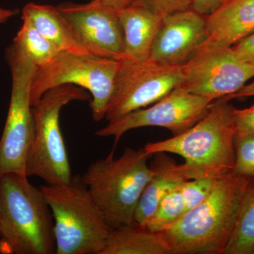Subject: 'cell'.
<instances>
[{"instance_id":"obj_1","label":"cell","mask_w":254,"mask_h":254,"mask_svg":"<svg viewBox=\"0 0 254 254\" xmlns=\"http://www.w3.org/2000/svg\"><path fill=\"white\" fill-rule=\"evenodd\" d=\"M254 179L230 173L208 198L161 232L170 254H224Z\"/></svg>"},{"instance_id":"obj_2","label":"cell","mask_w":254,"mask_h":254,"mask_svg":"<svg viewBox=\"0 0 254 254\" xmlns=\"http://www.w3.org/2000/svg\"><path fill=\"white\" fill-rule=\"evenodd\" d=\"M225 98L216 100L203 118L186 131L163 141L148 143V155L173 153L185 160L180 169L187 180L220 178L235 165V107Z\"/></svg>"},{"instance_id":"obj_3","label":"cell","mask_w":254,"mask_h":254,"mask_svg":"<svg viewBox=\"0 0 254 254\" xmlns=\"http://www.w3.org/2000/svg\"><path fill=\"white\" fill-rule=\"evenodd\" d=\"M28 178L9 173L0 179V253L56 254L51 209Z\"/></svg>"},{"instance_id":"obj_4","label":"cell","mask_w":254,"mask_h":254,"mask_svg":"<svg viewBox=\"0 0 254 254\" xmlns=\"http://www.w3.org/2000/svg\"><path fill=\"white\" fill-rule=\"evenodd\" d=\"M54 219L56 254H101L113 228L82 175L67 184L41 187Z\"/></svg>"},{"instance_id":"obj_5","label":"cell","mask_w":254,"mask_h":254,"mask_svg":"<svg viewBox=\"0 0 254 254\" xmlns=\"http://www.w3.org/2000/svg\"><path fill=\"white\" fill-rule=\"evenodd\" d=\"M115 148L105 158L92 163L82 175L83 182L112 228L133 223V215L151 176L152 157L144 148H127L115 158Z\"/></svg>"},{"instance_id":"obj_6","label":"cell","mask_w":254,"mask_h":254,"mask_svg":"<svg viewBox=\"0 0 254 254\" xmlns=\"http://www.w3.org/2000/svg\"><path fill=\"white\" fill-rule=\"evenodd\" d=\"M90 98L86 90L65 84L46 92L33 105L35 131L26 160V176L39 177L49 185L71 181L73 175L60 128V114L70 102L87 101Z\"/></svg>"},{"instance_id":"obj_7","label":"cell","mask_w":254,"mask_h":254,"mask_svg":"<svg viewBox=\"0 0 254 254\" xmlns=\"http://www.w3.org/2000/svg\"><path fill=\"white\" fill-rule=\"evenodd\" d=\"M120 63V60L60 52L51 63L37 69L31 85V105L51 88L74 85L90 92L93 118L100 122L105 118Z\"/></svg>"},{"instance_id":"obj_8","label":"cell","mask_w":254,"mask_h":254,"mask_svg":"<svg viewBox=\"0 0 254 254\" xmlns=\"http://www.w3.org/2000/svg\"><path fill=\"white\" fill-rule=\"evenodd\" d=\"M11 73L9 111L0 140V179L9 173L26 175V164L33 141L34 117L31 88L38 67L11 45L5 53Z\"/></svg>"},{"instance_id":"obj_9","label":"cell","mask_w":254,"mask_h":254,"mask_svg":"<svg viewBox=\"0 0 254 254\" xmlns=\"http://www.w3.org/2000/svg\"><path fill=\"white\" fill-rule=\"evenodd\" d=\"M182 81V66H168L150 59L122 60L105 119L113 121L153 105Z\"/></svg>"},{"instance_id":"obj_10","label":"cell","mask_w":254,"mask_h":254,"mask_svg":"<svg viewBox=\"0 0 254 254\" xmlns=\"http://www.w3.org/2000/svg\"><path fill=\"white\" fill-rule=\"evenodd\" d=\"M181 86L214 101L236 93L254 77V66L241 60L232 47L200 45L182 65Z\"/></svg>"},{"instance_id":"obj_11","label":"cell","mask_w":254,"mask_h":254,"mask_svg":"<svg viewBox=\"0 0 254 254\" xmlns=\"http://www.w3.org/2000/svg\"><path fill=\"white\" fill-rule=\"evenodd\" d=\"M212 103L211 100L190 93L180 86L149 108L135 110L108 122L106 126L95 132V135L113 136L114 148H116L125 133L141 127H163L177 136L203 118Z\"/></svg>"},{"instance_id":"obj_12","label":"cell","mask_w":254,"mask_h":254,"mask_svg":"<svg viewBox=\"0 0 254 254\" xmlns=\"http://www.w3.org/2000/svg\"><path fill=\"white\" fill-rule=\"evenodd\" d=\"M57 7L88 54L120 61L125 60L123 31L118 11L95 0L86 4L63 3Z\"/></svg>"},{"instance_id":"obj_13","label":"cell","mask_w":254,"mask_h":254,"mask_svg":"<svg viewBox=\"0 0 254 254\" xmlns=\"http://www.w3.org/2000/svg\"><path fill=\"white\" fill-rule=\"evenodd\" d=\"M206 16L190 8L164 16L149 59L168 66H181L204 40Z\"/></svg>"},{"instance_id":"obj_14","label":"cell","mask_w":254,"mask_h":254,"mask_svg":"<svg viewBox=\"0 0 254 254\" xmlns=\"http://www.w3.org/2000/svg\"><path fill=\"white\" fill-rule=\"evenodd\" d=\"M254 31V0H228L206 16L200 45L232 47Z\"/></svg>"},{"instance_id":"obj_15","label":"cell","mask_w":254,"mask_h":254,"mask_svg":"<svg viewBox=\"0 0 254 254\" xmlns=\"http://www.w3.org/2000/svg\"><path fill=\"white\" fill-rule=\"evenodd\" d=\"M118 14L123 31L125 60L149 59L164 16L137 2L120 10Z\"/></svg>"},{"instance_id":"obj_16","label":"cell","mask_w":254,"mask_h":254,"mask_svg":"<svg viewBox=\"0 0 254 254\" xmlns=\"http://www.w3.org/2000/svg\"><path fill=\"white\" fill-rule=\"evenodd\" d=\"M152 157L151 176L142 192L133 215V222L145 227L160 201L188 180L182 173L180 165L166 153H155Z\"/></svg>"},{"instance_id":"obj_17","label":"cell","mask_w":254,"mask_h":254,"mask_svg":"<svg viewBox=\"0 0 254 254\" xmlns=\"http://www.w3.org/2000/svg\"><path fill=\"white\" fill-rule=\"evenodd\" d=\"M22 19L33 23L60 51L89 55L78 43L67 21L57 6L29 3L23 8Z\"/></svg>"},{"instance_id":"obj_18","label":"cell","mask_w":254,"mask_h":254,"mask_svg":"<svg viewBox=\"0 0 254 254\" xmlns=\"http://www.w3.org/2000/svg\"><path fill=\"white\" fill-rule=\"evenodd\" d=\"M101 254H170L160 232L136 222L113 229Z\"/></svg>"},{"instance_id":"obj_19","label":"cell","mask_w":254,"mask_h":254,"mask_svg":"<svg viewBox=\"0 0 254 254\" xmlns=\"http://www.w3.org/2000/svg\"><path fill=\"white\" fill-rule=\"evenodd\" d=\"M12 44L38 68L51 63L61 52L27 19H23Z\"/></svg>"},{"instance_id":"obj_20","label":"cell","mask_w":254,"mask_h":254,"mask_svg":"<svg viewBox=\"0 0 254 254\" xmlns=\"http://www.w3.org/2000/svg\"><path fill=\"white\" fill-rule=\"evenodd\" d=\"M224 254H254V183L246 193L236 227Z\"/></svg>"},{"instance_id":"obj_21","label":"cell","mask_w":254,"mask_h":254,"mask_svg":"<svg viewBox=\"0 0 254 254\" xmlns=\"http://www.w3.org/2000/svg\"><path fill=\"white\" fill-rule=\"evenodd\" d=\"M185 213V200L179 187L160 201L146 227L153 231H163L182 218Z\"/></svg>"},{"instance_id":"obj_22","label":"cell","mask_w":254,"mask_h":254,"mask_svg":"<svg viewBox=\"0 0 254 254\" xmlns=\"http://www.w3.org/2000/svg\"><path fill=\"white\" fill-rule=\"evenodd\" d=\"M232 173L254 179V133L235 136V165Z\"/></svg>"},{"instance_id":"obj_23","label":"cell","mask_w":254,"mask_h":254,"mask_svg":"<svg viewBox=\"0 0 254 254\" xmlns=\"http://www.w3.org/2000/svg\"><path fill=\"white\" fill-rule=\"evenodd\" d=\"M221 178V177H220ZM220 178H199L187 180L180 186L186 213L206 199Z\"/></svg>"},{"instance_id":"obj_24","label":"cell","mask_w":254,"mask_h":254,"mask_svg":"<svg viewBox=\"0 0 254 254\" xmlns=\"http://www.w3.org/2000/svg\"><path fill=\"white\" fill-rule=\"evenodd\" d=\"M193 0H133L154 11L157 14L168 15L190 9Z\"/></svg>"},{"instance_id":"obj_25","label":"cell","mask_w":254,"mask_h":254,"mask_svg":"<svg viewBox=\"0 0 254 254\" xmlns=\"http://www.w3.org/2000/svg\"><path fill=\"white\" fill-rule=\"evenodd\" d=\"M236 135L254 133V104L245 109L234 108Z\"/></svg>"},{"instance_id":"obj_26","label":"cell","mask_w":254,"mask_h":254,"mask_svg":"<svg viewBox=\"0 0 254 254\" xmlns=\"http://www.w3.org/2000/svg\"><path fill=\"white\" fill-rule=\"evenodd\" d=\"M232 49L241 60L254 66V31L237 42Z\"/></svg>"},{"instance_id":"obj_27","label":"cell","mask_w":254,"mask_h":254,"mask_svg":"<svg viewBox=\"0 0 254 254\" xmlns=\"http://www.w3.org/2000/svg\"><path fill=\"white\" fill-rule=\"evenodd\" d=\"M223 0H193L191 9L198 14L208 16L221 5Z\"/></svg>"},{"instance_id":"obj_28","label":"cell","mask_w":254,"mask_h":254,"mask_svg":"<svg viewBox=\"0 0 254 254\" xmlns=\"http://www.w3.org/2000/svg\"><path fill=\"white\" fill-rule=\"evenodd\" d=\"M252 96H254V81L250 83V84L245 85V86L241 88L240 91L236 92V93H232V94L223 97V98H225L229 100H232Z\"/></svg>"},{"instance_id":"obj_29","label":"cell","mask_w":254,"mask_h":254,"mask_svg":"<svg viewBox=\"0 0 254 254\" xmlns=\"http://www.w3.org/2000/svg\"><path fill=\"white\" fill-rule=\"evenodd\" d=\"M95 1H98L100 4L104 5L110 9L118 11L129 6L133 3V0H95Z\"/></svg>"},{"instance_id":"obj_30","label":"cell","mask_w":254,"mask_h":254,"mask_svg":"<svg viewBox=\"0 0 254 254\" xmlns=\"http://www.w3.org/2000/svg\"><path fill=\"white\" fill-rule=\"evenodd\" d=\"M18 13V9H6L0 6V24L6 22L9 18H12Z\"/></svg>"},{"instance_id":"obj_31","label":"cell","mask_w":254,"mask_h":254,"mask_svg":"<svg viewBox=\"0 0 254 254\" xmlns=\"http://www.w3.org/2000/svg\"><path fill=\"white\" fill-rule=\"evenodd\" d=\"M228 1V0H223V1H222V3L225 2V1Z\"/></svg>"}]
</instances>
